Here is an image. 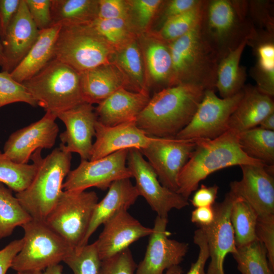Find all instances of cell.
<instances>
[{
	"label": "cell",
	"instance_id": "obj_57",
	"mask_svg": "<svg viewBox=\"0 0 274 274\" xmlns=\"http://www.w3.org/2000/svg\"><path fill=\"white\" fill-rule=\"evenodd\" d=\"M15 274H43V271H18Z\"/></svg>",
	"mask_w": 274,
	"mask_h": 274
},
{
	"label": "cell",
	"instance_id": "obj_42",
	"mask_svg": "<svg viewBox=\"0 0 274 274\" xmlns=\"http://www.w3.org/2000/svg\"><path fill=\"white\" fill-rule=\"evenodd\" d=\"M273 1H248V17L256 29L274 33Z\"/></svg>",
	"mask_w": 274,
	"mask_h": 274
},
{
	"label": "cell",
	"instance_id": "obj_43",
	"mask_svg": "<svg viewBox=\"0 0 274 274\" xmlns=\"http://www.w3.org/2000/svg\"><path fill=\"white\" fill-rule=\"evenodd\" d=\"M136 267L128 248L101 260L98 274H135Z\"/></svg>",
	"mask_w": 274,
	"mask_h": 274
},
{
	"label": "cell",
	"instance_id": "obj_10",
	"mask_svg": "<svg viewBox=\"0 0 274 274\" xmlns=\"http://www.w3.org/2000/svg\"><path fill=\"white\" fill-rule=\"evenodd\" d=\"M243 95L219 97L213 90H206L203 98L188 125L175 137L178 139H214L228 129L229 118Z\"/></svg>",
	"mask_w": 274,
	"mask_h": 274
},
{
	"label": "cell",
	"instance_id": "obj_21",
	"mask_svg": "<svg viewBox=\"0 0 274 274\" xmlns=\"http://www.w3.org/2000/svg\"><path fill=\"white\" fill-rule=\"evenodd\" d=\"M135 121L113 127L95 124V141L93 144L90 160H94L116 151L146 147L155 139L139 128Z\"/></svg>",
	"mask_w": 274,
	"mask_h": 274
},
{
	"label": "cell",
	"instance_id": "obj_8",
	"mask_svg": "<svg viewBox=\"0 0 274 274\" xmlns=\"http://www.w3.org/2000/svg\"><path fill=\"white\" fill-rule=\"evenodd\" d=\"M23 245L11 268L16 272L45 270L59 264L74 249L44 221L32 219L22 226Z\"/></svg>",
	"mask_w": 274,
	"mask_h": 274
},
{
	"label": "cell",
	"instance_id": "obj_1",
	"mask_svg": "<svg viewBox=\"0 0 274 274\" xmlns=\"http://www.w3.org/2000/svg\"><path fill=\"white\" fill-rule=\"evenodd\" d=\"M205 90L188 84L162 89L150 97L135 124L150 136L175 137L191 121Z\"/></svg>",
	"mask_w": 274,
	"mask_h": 274
},
{
	"label": "cell",
	"instance_id": "obj_27",
	"mask_svg": "<svg viewBox=\"0 0 274 274\" xmlns=\"http://www.w3.org/2000/svg\"><path fill=\"white\" fill-rule=\"evenodd\" d=\"M61 24L40 30L39 35L25 56L10 73L12 78L22 83L30 79L54 58V49Z\"/></svg>",
	"mask_w": 274,
	"mask_h": 274
},
{
	"label": "cell",
	"instance_id": "obj_55",
	"mask_svg": "<svg viewBox=\"0 0 274 274\" xmlns=\"http://www.w3.org/2000/svg\"><path fill=\"white\" fill-rule=\"evenodd\" d=\"M183 273L182 268L178 265L167 269L165 274H183Z\"/></svg>",
	"mask_w": 274,
	"mask_h": 274
},
{
	"label": "cell",
	"instance_id": "obj_34",
	"mask_svg": "<svg viewBox=\"0 0 274 274\" xmlns=\"http://www.w3.org/2000/svg\"><path fill=\"white\" fill-rule=\"evenodd\" d=\"M32 219L12 191L0 183V239L10 236L17 227Z\"/></svg>",
	"mask_w": 274,
	"mask_h": 274
},
{
	"label": "cell",
	"instance_id": "obj_30",
	"mask_svg": "<svg viewBox=\"0 0 274 274\" xmlns=\"http://www.w3.org/2000/svg\"><path fill=\"white\" fill-rule=\"evenodd\" d=\"M247 40L229 52L219 61L216 83L221 98H227L242 91L247 78L246 68L240 65V60Z\"/></svg>",
	"mask_w": 274,
	"mask_h": 274
},
{
	"label": "cell",
	"instance_id": "obj_49",
	"mask_svg": "<svg viewBox=\"0 0 274 274\" xmlns=\"http://www.w3.org/2000/svg\"><path fill=\"white\" fill-rule=\"evenodd\" d=\"M218 190L219 187L216 184L210 186L201 184L190 200L192 204L195 208L213 206L217 198Z\"/></svg>",
	"mask_w": 274,
	"mask_h": 274
},
{
	"label": "cell",
	"instance_id": "obj_45",
	"mask_svg": "<svg viewBox=\"0 0 274 274\" xmlns=\"http://www.w3.org/2000/svg\"><path fill=\"white\" fill-rule=\"evenodd\" d=\"M29 15L39 30L52 26L51 0H24Z\"/></svg>",
	"mask_w": 274,
	"mask_h": 274
},
{
	"label": "cell",
	"instance_id": "obj_46",
	"mask_svg": "<svg viewBox=\"0 0 274 274\" xmlns=\"http://www.w3.org/2000/svg\"><path fill=\"white\" fill-rule=\"evenodd\" d=\"M200 1H163L156 17L159 20V29L167 21L193 8Z\"/></svg>",
	"mask_w": 274,
	"mask_h": 274
},
{
	"label": "cell",
	"instance_id": "obj_7",
	"mask_svg": "<svg viewBox=\"0 0 274 274\" xmlns=\"http://www.w3.org/2000/svg\"><path fill=\"white\" fill-rule=\"evenodd\" d=\"M115 52L90 23L61 25L54 58L81 73L111 62Z\"/></svg>",
	"mask_w": 274,
	"mask_h": 274
},
{
	"label": "cell",
	"instance_id": "obj_41",
	"mask_svg": "<svg viewBox=\"0 0 274 274\" xmlns=\"http://www.w3.org/2000/svg\"><path fill=\"white\" fill-rule=\"evenodd\" d=\"M131 20L140 35L148 31L156 18L162 0H129Z\"/></svg>",
	"mask_w": 274,
	"mask_h": 274
},
{
	"label": "cell",
	"instance_id": "obj_38",
	"mask_svg": "<svg viewBox=\"0 0 274 274\" xmlns=\"http://www.w3.org/2000/svg\"><path fill=\"white\" fill-rule=\"evenodd\" d=\"M203 0L190 10L167 21L154 33L164 41L170 43L189 32L199 22Z\"/></svg>",
	"mask_w": 274,
	"mask_h": 274
},
{
	"label": "cell",
	"instance_id": "obj_22",
	"mask_svg": "<svg viewBox=\"0 0 274 274\" xmlns=\"http://www.w3.org/2000/svg\"><path fill=\"white\" fill-rule=\"evenodd\" d=\"M138 41L149 88L155 85L160 90L173 86V63L169 43L158 38L153 31L140 35Z\"/></svg>",
	"mask_w": 274,
	"mask_h": 274
},
{
	"label": "cell",
	"instance_id": "obj_3",
	"mask_svg": "<svg viewBox=\"0 0 274 274\" xmlns=\"http://www.w3.org/2000/svg\"><path fill=\"white\" fill-rule=\"evenodd\" d=\"M248 1L203 0L200 31L220 60L256 31L248 17Z\"/></svg>",
	"mask_w": 274,
	"mask_h": 274
},
{
	"label": "cell",
	"instance_id": "obj_29",
	"mask_svg": "<svg viewBox=\"0 0 274 274\" xmlns=\"http://www.w3.org/2000/svg\"><path fill=\"white\" fill-rule=\"evenodd\" d=\"M112 62L122 74L126 89L149 93L143 54L138 38L115 51Z\"/></svg>",
	"mask_w": 274,
	"mask_h": 274
},
{
	"label": "cell",
	"instance_id": "obj_28",
	"mask_svg": "<svg viewBox=\"0 0 274 274\" xmlns=\"http://www.w3.org/2000/svg\"><path fill=\"white\" fill-rule=\"evenodd\" d=\"M256 62L250 74L262 92L274 96V33L256 29L254 35L247 40Z\"/></svg>",
	"mask_w": 274,
	"mask_h": 274
},
{
	"label": "cell",
	"instance_id": "obj_56",
	"mask_svg": "<svg viewBox=\"0 0 274 274\" xmlns=\"http://www.w3.org/2000/svg\"><path fill=\"white\" fill-rule=\"evenodd\" d=\"M5 64V57L3 52V47L0 37V66L3 67Z\"/></svg>",
	"mask_w": 274,
	"mask_h": 274
},
{
	"label": "cell",
	"instance_id": "obj_44",
	"mask_svg": "<svg viewBox=\"0 0 274 274\" xmlns=\"http://www.w3.org/2000/svg\"><path fill=\"white\" fill-rule=\"evenodd\" d=\"M256 236L264 246L269 265L274 270V214L258 216Z\"/></svg>",
	"mask_w": 274,
	"mask_h": 274
},
{
	"label": "cell",
	"instance_id": "obj_14",
	"mask_svg": "<svg viewBox=\"0 0 274 274\" xmlns=\"http://www.w3.org/2000/svg\"><path fill=\"white\" fill-rule=\"evenodd\" d=\"M167 223V218L157 216L144 257L137 265L135 274H163L165 270L183 260L189 244L169 238Z\"/></svg>",
	"mask_w": 274,
	"mask_h": 274
},
{
	"label": "cell",
	"instance_id": "obj_50",
	"mask_svg": "<svg viewBox=\"0 0 274 274\" xmlns=\"http://www.w3.org/2000/svg\"><path fill=\"white\" fill-rule=\"evenodd\" d=\"M21 0H0V37H4L7 30L20 4Z\"/></svg>",
	"mask_w": 274,
	"mask_h": 274
},
{
	"label": "cell",
	"instance_id": "obj_19",
	"mask_svg": "<svg viewBox=\"0 0 274 274\" xmlns=\"http://www.w3.org/2000/svg\"><path fill=\"white\" fill-rule=\"evenodd\" d=\"M264 166H239L242 179L230 184V191L246 201L258 216L274 214V178Z\"/></svg>",
	"mask_w": 274,
	"mask_h": 274
},
{
	"label": "cell",
	"instance_id": "obj_9",
	"mask_svg": "<svg viewBox=\"0 0 274 274\" xmlns=\"http://www.w3.org/2000/svg\"><path fill=\"white\" fill-rule=\"evenodd\" d=\"M94 191L62 192L44 221L74 249L81 248L98 202Z\"/></svg>",
	"mask_w": 274,
	"mask_h": 274
},
{
	"label": "cell",
	"instance_id": "obj_16",
	"mask_svg": "<svg viewBox=\"0 0 274 274\" xmlns=\"http://www.w3.org/2000/svg\"><path fill=\"white\" fill-rule=\"evenodd\" d=\"M235 196L231 191L224 200L213 205L215 218L209 226L199 228L204 232L208 246L210 262L206 274H225L224 262L228 254H234L237 248L230 215Z\"/></svg>",
	"mask_w": 274,
	"mask_h": 274
},
{
	"label": "cell",
	"instance_id": "obj_53",
	"mask_svg": "<svg viewBox=\"0 0 274 274\" xmlns=\"http://www.w3.org/2000/svg\"><path fill=\"white\" fill-rule=\"evenodd\" d=\"M259 125L260 128L263 129L274 131V113L265 117Z\"/></svg>",
	"mask_w": 274,
	"mask_h": 274
},
{
	"label": "cell",
	"instance_id": "obj_39",
	"mask_svg": "<svg viewBox=\"0 0 274 274\" xmlns=\"http://www.w3.org/2000/svg\"><path fill=\"white\" fill-rule=\"evenodd\" d=\"M63 261L74 274H98L101 262L94 242L73 250Z\"/></svg>",
	"mask_w": 274,
	"mask_h": 274
},
{
	"label": "cell",
	"instance_id": "obj_23",
	"mask_svg": "<svg viewBox=\"0 0 274 274\" xmlns=\"http://www.w3.org/2000/svg\"><path fill=\"white\" fill-rule=\"evenodd\" d=\"M150 97L149 93L120 88L95 108L97 121L109 127L134 121Z\"/></svg>",
	"mask_w": 274,
	"mask_h": 274
},
{
	"label": "cell",
	"instance_id": "obj_35",
	"mask_svg": "<svg viewBox=\"0 0 274 274\" xmlns=\"http://www.w3.org/2000/svg\"><path fill=\"white\" fill-rule=\"evenodd\" d=\"M90 23L115 51L137 39L140 35L130 19L97 18Z\"/></svg>",
	"mask_w": 274,
	"mask_h": 274
},
{
	"label": "cell",
	"instance_id": "obj_48",
	"mask_svg": "<svg viewBox=\"0 0 274 274\" xmlns=\"http://www.w3.org/2000/svg\"><path fill=\"white\" fill-rule=\"evenodd\" d=\"M193 242L198 247L199 253L196 260L191 263L187 274H206L205 266L209 258V252L204 232L201 228L194 231Z\"/></svg>",
	"mask_w": 274,
	"mask_h": 274
},
{
	"label": "cell",
	"instance_id": "obj_12",
	"mask_svg": "<svg viewBox=\"0 0 274 274\" xmlns=\"http://www.w3.org/2000/svg\"><path fill=\"white\" fill-rule=\"evenodd\" d=\"M127 166L139 196H143L158 216L167 218L173 209L180 210L189 205L188 199L176 192L163 186L154 170L139 149L129 150Z\"/></svg>",
	"mask_w": 274,
	"mask_h": 274
},
{
	"label": "cell",
	"instance_id": "obj_25",
	"mask_svg": "<svg viewBox=\"0 0 274 274\" xmlns=\"http://www.w3.org/2000/svg\"><path fill=\"white\" fill-rule=\"evenodd\" d=\"M139 196L137 189L130 179L114 182L108 188L105 196L95 207L81 248L88 244L89 238L100 225L119 211L127 210L135 203Z\"/></svg>",
	"mask_w": 274,
	"mask_h": 274
},
{
	"label": "cell",
	"instance_id": "obj_47",
	"mask_svg": "<svg viewBox=\"0 0 274 274\" xmlns=\"http://www.w3.org/2000/svg\"><path fill=\"white\" fill-rule=\"evenodd\" d=\"M98 1L97 18L101 19H130V8L127 1L98 0Z\"/></svg>",
	"mask_w": 274,
	"mask_h": 274
},
{
	"label": "cell",
	"instance_id": "obj_36",
	"mask_svg": "<svg viewBox=\"0 0 274 274\" xmlns=\"http://www.w3.org/2000/svg\"><path fill=\"white\" fill-rule=\"evenodd\" d=\"M241 274H273L267 257L266 250L258 240L237 248L232 254Z\"/></svg>",
	"mask_w": 274,
	"mask_h": 274
},
{
	"label": "cell",
	"instance_id": "obj_54",
	"mask_svg": "<svg viewBox=\"0 0 274 274\" xmlns=\"http://www.w3.org/2000/svg\"><path fill=\"white\" fill-rule=\"evenodd\" d=\"M63 267L60 264H55L47 268L43 274H63Z\"/></svg>",
	"mask_w": 274,
	"mask_h": 274
},
{
	"label": "cell",
	"instance_id": "obj_20",
	"mask_svg": "<svg viewBox=\"0 0 274 274\" xmlns=\"http://www.w3.org/2000/svg\"><path fill=\"white\" fill-rule=\"evenodd\" d=\"M39 32L24 0H21L18 9L1 40L5 57L3 71L11 73L18 65L36 41Z\"/></svg>",
	"mask_w": 274,
	"mask_h": 274
},
{
	"label": "cell",
	"instance_id": "obj_24",
	"mask_svg": "<svg viewBox=\"0 0 274 274\" xmlns=\"http://www.w3.org/2000/svg\"><path fill=\"white\" fill-rule=\"evenodd\" d=\"M243 95L228 122L229 129L239 133L256 127L274 113L273 97L260 91L256 86L245 85Z\"/></svg>",
	"mask_w": 274,
	"mask_h": 274
},
{
	"label": "cell",
	"instance_id": "obj_17",
	"mask_svg": "<svg viewBox=\"0 0 274 274\" xmlns=\"http://www.w3.org/2000/svg\"><path fill=\"white\" fill-rule=\"evenodd\" d=\"M65 130L59 135L60 145L71 153H78L81 160H90L97 117L92 104L83 102L58 113Z\"/></svg>",
	"mask_w": 274,
	"mask_h": 274
},
{
	"label": "cell",
	"instance_id": "obj_2",
	"mask_svg": "<svg viewBox=\"0 0 274 274\" xmlns=\"http://www.w3.org/2000/svg\"><path fill=\"white\" fill-rule=\"evenodd\" d=\"M238 134L228 129L214 139H197L194 150L178 176L177 192L188 199L199 183L217 170L245 164L265 165L243 151Z\"/></svg>",
	"mask_w": 274,
	"mask_h": 274
},
{
	"label": "cell",
	"instance_id": "obj_40",
	"mask_svg": "<svg viewBox=\"0 0 274 274\" xmlns=\"http://www.w3.org/2000/svg\"><path fill=\"white\" fill-rule=\"evenodd\" d=\"M24 102L31 106L37 103L22 83L15 80L10 73L0 72V108L15 102Z\"/></svg>",
	"mask_w": 274,
	"mask_h": 274
},
{
	"label": "cell",
	"instance_id": "obj_5",
	"mask_svg": "<svg viewBox=\"0 0 274 274\" xmlns=\"http://www.w3.org/2000/svg\"><path fill=\"white\" fill-rule=\"evenodd\" d=\"M169 46L173 86L188 84L204 90H216L220 60L203 37L199 21L189 32L169 43Z\"/></svg>",
	"mask_w": 274,
	"mask_h": 274
},
{
	"label": "cell",
	"instance_id": "obj_37",
	"mask_svg": "<svg viewBox=\"0 0 274 274\" xmlns=\"http://www.w3.org/2000/svg\"><path fill=\"white\" fill-rule=\"evenodd\" d=\"M37 171L35 164L13 161L0 151V183L16 193L25 190L32 181Z\"/></svg>",
	"mask_w": 274,
	"mask_h": 274
},
{
	"label": "cell",
	"instance_id": "obj_13",
	"mask_svg": "<svg viewBox=\"0 0 274 274\" xmlns=\"http://www.w3.org/2000/svg\"><path fill=\"white\" fill-rule=\"evenodd\" d=\"M196 140L157 138L140 150L156 173L160 183L178 190V176L194 150Z\"/></svg>",
	"mask_w": 274,
	"mask_h": 274
},
{
	"label": "cell",
	"instance_id": "obj_18",
	"mask_svg": "<svg viewBox=\"0 0 274 274\" xmlns=\"http://www.w3.org/2000/svg\"><path fill=\"white\" fill-rule=\"evenodd\" d=\"M103 225L104 228L94 242L100 260L128 248L141 238L149 236L153 231L143 225L126 210L119 211Z\"/></svg>",
	"mask_w": 274,
	"mask_h": 274
},
{
	"label": "cell",
	"instance_id": "obj_26",
	"mask_svg": "<svg viewBox=\"0 0 274 274\" xmlns=\"http://www.w3.org/2000/svg\"><path fill=\"white\" fill-rule=\"evenodd\" d=\"M80 85L84 102L99 104L121 88L126 89L125 79L112 62L80 73Z\"/></svg>",
	"mask_w": 274,
	"mask_h": 274
},
{
	"label": "cell",
	"instance_id": "obj_11",
	"mask_svg": "<svg viewBox=\"0 0 274 274\" xmlns=\"http://www.w3.org/2000/svg\"><path fill=\"white\" fill-rule=\"evenodd\" d=\"M128 151L124 149L96 160H81L66 176L63 190L83 191L91 187L106 190L117 180L132 178L127 166Z\"/></svg>",
	"mask_w": 274,
	"mask_h": 274
},
{
	"label": "cell",
	"instance_id": "obj_31",
	"mask_svg": "<svg viewBox=\"0 0 274 274\" xmlns=\"http://www.w3.org/2000/svg\"><path fill=\"white\" fill-rule=\"evenodd\" d=\"M98 13V0H51L52 25L89 23Z\"/></svg>",
	"mask_w": 274,
	"mask_h": 274
},
{
	"label": "cell",
	"instance_id": "obj_32",
	"mask_svg": "<svg viewBox=\"0 0 274 274\" xmlns=\"http://www.w3.org/2000/svg\"><path fill=\"white\" fill-rule=\"evenodd\" d=\"M238 143L249 157L265 165L274 164V131L256 127L239 133Z\"/></svg>",
	"mask_w": 274,
	"mask_h": 274
},
{
	"label": "cell",
	"instance_id": "obj_51",
	"mask_svg": "<svg viewBox=\"0 0 274 274\" xmlns=\"http://www.w3.org/2000/svg\"><path fill=\"white\" fill-rule=\"evenodd\" d=\"M23 239H15L0 250V274H6L11 267L13 260L21 250Z\"/></svg>",
	"mask_w": 274,
	"mask_h": 274
},
{
	"label": "cell",
	"instance_id": "obj_15",
	"mask_svg": "<svg viewBox=\"0 0 274 274\" xmlns=\"http://www.w3.org/2000/svg\"><path fill=\"white\" fill-rule=\"evenodd\" d=\"M56 118V115L46 112L40 120L13 132L3 153L13 161L25 164L37 150L52 148L59 132Z\"/></svg>",
	"mask_w": 274,
	"mask_h": 274
},
{
	"label": "cell",
	"instance_id": "obj_4",
	"mask_svg": "<svg viewBox=\"0 0 274 274\" xmlns=\"http://www.w3.org/2000/svg\"><path fill=\"white\" fill-rule=\"evenodd\" d=\"M38 149L30 159L37 167L29 185L16 197L32 219L44 221L57 203L64 179L71 170L72 153L60 145L44 158Z\"/></svg>",
	"mask_w": 274,
	"mask_h": 274
},
{
	"label": "cell",
	"instance_id": "obj_6",
	"mask_svg": "<svg viewBox=\"0 0 274 274\" xmlns=\"http://www.w3.org/2000/svg\"><path fill=\"white\" fill-rule=\"evenodd\" d=\"M22 83L37 105L56 116L84 102L80 73L55 58Z\"/></svg>",
	"mask_w": 274,
	"mask_h": 274
},
{
	"label": "cell",
	"instance_id": "obj_33",
	"mask_svg": "<svg viewBox=\"0 0 274 274\" xmlns=\"http://www.w3.org/2000/svg\"><path fill=\"white\" fill-rule=\"evenodd\" d=\"M258 216L256 211L246 201L235 196L231 208L230 219L236 248L245 246L256 239V226Z\"/></svg>",
	"mask_w": 274,
	"mask_h": 274
},
{
	"label": "cell",
	"instance_id": "obj_52",
	"mask_svg": "<svg viewBox=\"0 0 274 274\" xmlns=\"http://www.w3.org/2000/svg\"><path fill=\"white\" fill-rule=\"evenodd\" d=\"M215 212L213 206L196 208L191 213V221L199 228L210 225L214 221Z\"/></svg>",
	"mask_w": 274,
	"mask_h": 274
}]
</instances>
